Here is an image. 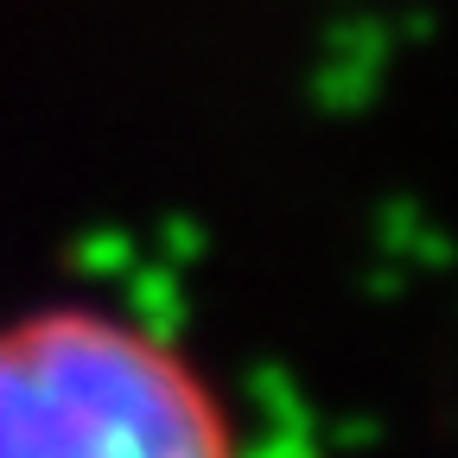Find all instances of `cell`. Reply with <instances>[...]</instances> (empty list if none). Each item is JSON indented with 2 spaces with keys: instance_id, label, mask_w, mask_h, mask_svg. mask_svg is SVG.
Wrapping results in <instances>:
<instances>
[{
  "instance_id": "obj_1",
  "label": "cell",
  "mask_w": 458,
  "mask_h": 458,
  "mask_svg": "<svg viewBox=\"0 0 458 458\" xmlns=\"http://www.w3.org/2000/svg\"><path fill=\"white\" fill-rule=\"evenodd\" d=\"M0 458H249L229 394L159 325L32 306L0 325Z\"/></svg>"
}]
</instances>
